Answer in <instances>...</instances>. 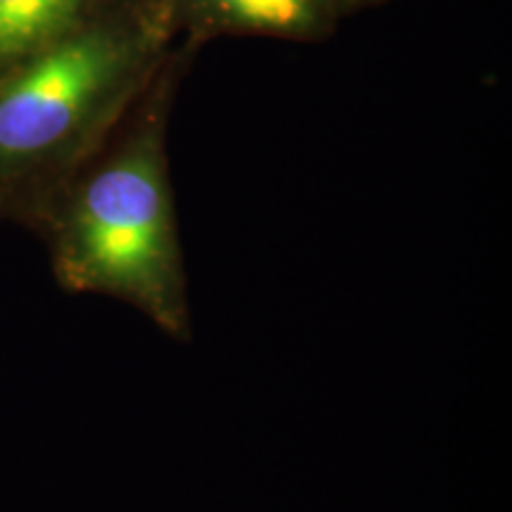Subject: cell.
<instances>
[{
	"instance_id": "1",
	"label": "cell",
	"mask_w": 512,
	"mask_h": 512,
	"mask_svg": "<svg viewBox=\"0 0 512 512\" xmlns=\"http://www.w3.org/2000/svg\"><path fill=\"white\" fill-rule=\"evenodd\" d=\"M159 38L155 24L114 3L0 74V223L41 233L143 98Z\"/></svg>"
},
{
	"instance_id": "4",
	"label": "cell",
	"mask_w": 512,
	"mask_h": 512,
	"mask_svg": "<svg viewBox=\"0 0 512 512\" xmlns=\"http://www.w3.org/2000/svg\"><path fill=\"white\" fill-rule=\"evenodd\" d=\"M114 3L117 0H0V74Z\"/></svg>"
},
{
	"instance_id": "3",
	"label": "cell",
	"mask_w": 512,
	"mask_h": 512,
	"mask_svg": "<svg viewBox=\"0 0 512 512\" xmlns=\"http://www.w3.org/2000/svg\"><path fill=\"white\" fill-rule=\"evenodd\" d=\"M185 19L211 31L313 36L335 17L337 0H174Z\"/></svg>"
},
{
	"instance_id": "2",
	"label": "cell",
	"mask_w": 512,
	"mask_h": 512,
	"mask_svg": "<svg viewBox=\"0 0 512 512\" xmlns=\"http://www.w3.org/2000/svg\"><path fill=\"white\" fill-rule=\"evenodd\" d=\"M147 95L74 178L38 235L64 292L117 299L188 344V275L164 136L169 93L159 86Z\"/></svg>"
}]
</instances>
